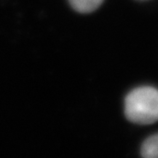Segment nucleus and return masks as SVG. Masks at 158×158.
I'll use <instances>...</instances> for the list:
<instances>
[{
    "instance_id": "nucleus-3",
    "label": "nucleus",
    "mask_w": 158,
    "mask_h": 158,
    "mask_svg": "<svg viewBox=\"0 0 158 158\" xmlns=\"http://www.w3.org/2000/svg\"><path fill=\"white\" fill-rule=\"evenodd\" d=\"M141 155L145 158H158V134L148 137L143 142Z\"/></svg>"
},
{
    "instance_id": "nucleus-1",
    "label": "nucleus",
    "mask_w": 158,
    "mask_h": 158,
    "mask_svg": "<svg viewBox=\"0 0 158 158\" xmlns=\"http://www.w3.org/2000/svg\"><path fill=\"white\" fill-rule=\"evenodd\" d=\"M127 118L136 124L148 125L158 120V90L143 86L133 90L125 99Z\"/></svg>"
},
{
    "instance_id": "nucleus-2",
    "label": "nucleus",
    "mask_w": 158,
    "mask_h": 158,
    "mask_svg": "<svg viewBox=\"0 0 158 158\" xmlns=\"http://www.w3.org/2000/svg\"><path fill=\"white\" fill-rule=\"evenodd\" d=\"M104 0H69L71 7L80 13H90L101 6Z\"/></svg>"
}]
</instances>
